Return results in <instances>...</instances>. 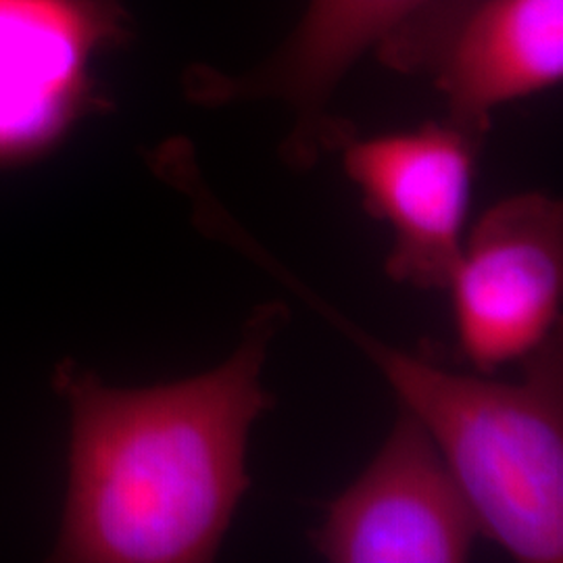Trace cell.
I'll list each match as a JSON object with an SVG mask.
<instances>
[{"mask_svg": "<svg viewBox=\"0 0 563 563\" xmlns=\"http://www.w3.org/2000/svg\"><path fill=\"white\" fill-rule=\"evenodd\" d=\"M286 302H262L234 353L181 383L71 388V481L59 555L69 562L216 560L251 486L246 449L274 397L263 386Z\"/></svg>", "mask_w": 563, "mask_h": 563, "instance_id": "obj_1", "label": "cell"}, {"mask_svg": "<svg viewBox=\"0 0 563 563\" xmlns=\"http://www.w3.org/2000/svg\"><path fill=\"white\" fill-rule=\"evenodd\" d=\"M384 63L426 74L446 121L484 141L495 109L563 78V0H434L378 46Z\"/></svg>", "mask_w": 563, "mask_h": 563, "instance_id": "obj_3", "label": "cell"}, {"mask_svg": "<svg viewBox=\"0 0 563 563\" xmlns=\"http://www.w3.org/2000/svg\"><path fill=\"white\" fill-rule=\"evenodd\" d=\"M205 222L380 369L399 405L428 430L462 481L484 537L516 562H563L562 330L522 360L518 383L455 374L346 320L220 207Z\"/></svg>", "mask_w": 563, "mask_h": 563, "instance_id": "obj_2", "label": "cell"}, {"mask_svg": "<svg viewBox=\"0 0 563 563\" xmlns=\"http://www.w3.org/2000/svg\"><path fill=\"white\" fill-rule=\"evenodd\" d=\"M483 144L446 120L344 141V172L360 188L363 207L393 230L384 263L390 280L446 290L462 255Z\"/></svg>", "mask_w": 563, "mask_h": 563, "instance_id": "obj_6", "label": "cell"}, {"mask_svg": "<svg viewBox=\"0 0 563 563\" xmlns=\"http://www.w3.org/2000/svg\"><path fill=\"white\" fill-rule=\"evenodd\" d=\"M478 537L462 481L401 407L378 455L330 504L311 541L332 563H462Z\"/></svg>", "mask_w": 563, "mask_h": 563, "instance_id": "obj_5", "label": "cell"}, {"mask_svg": "<svg viewBox=\"0 0 563 563\" xmlns=\"http://www.w3.org/2000/svg\"><path fill=\"white\" fill-rule=\"evenodd\" d=\"M434 0H311L286 44L241 76H202L209 102L280 101L295 118L282 146L284 162L309 169L323 151L341 148L351 134L328 113L336 88L372 46Z\"/></svg>", "mask_w": 563, "mask_h": 563, "instance_id": "obj_7", "label": "cell"}, {"mask_svg": "<svg viewBox=\"0 0 563 563\" xmlns=\"http://www.w3.org/2000/svg\"><path fill=\"white\" fill-rule=\"evenodd\" d=\"M446 290L460 351L481 374L534 353L560 330L562 202L523 192L486 209L463 239Z\"/></svg>", "mask_w": 563, "mask_h": 563, "instance_id": "obj_4", "label": "cell"}, {"mask_svg": "<svg viewBox=\"0 0 563 563\" xmlns=\"http://www.w3.org/2000/svg\"><path fill=\"white\" fill-rule=\"evenodd\" d=\"M121 34L118 0H0V151L57 128L81 99L90 55Z\"/></svg>", "mask_w": 563, "mask_h": 563, "instance_id": "obj_8", "label": "cell"}]
</instances>
